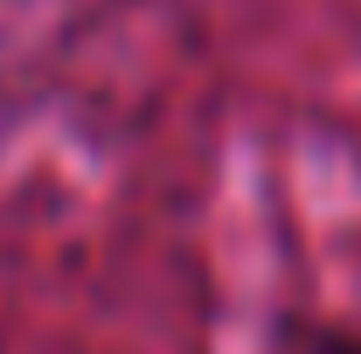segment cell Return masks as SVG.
Masks as SVG:
<instances>
[{"instance_id": "1", "label": "cell", "mask_w": 361, "mask_h": 354, "mask_svg": "<svg viewBox=\"0 0 361 354\" xmlns=\"http://www.w3.org/2000/svg\"><path fill=\"white\" fill-rule=\"evenodd\" d=\"M299 354H361V334H313L299 341Z\"/></svg>"}]
</instances>
